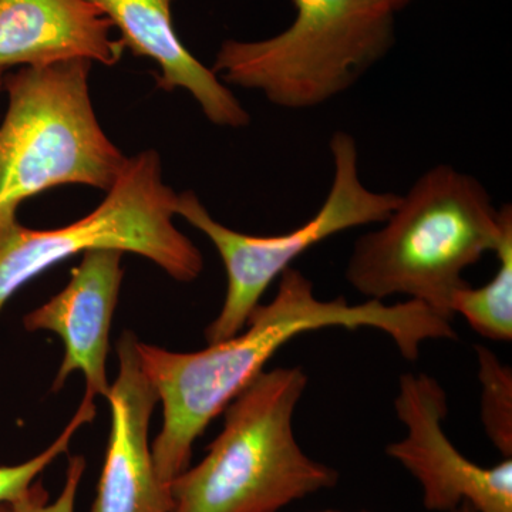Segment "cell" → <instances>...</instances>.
Here are the masks:
<instances>
[{
	"instance_id": "obj_7",
	"label": "cell",
	"mask_w": 512,
	"mask_h": 512,
	"mask_svg": "<svg viewBox=\"0 0 512 512\" xmlns=\"http://www.w3.org/2000/svg\"><path fill=\"white\" fill-rule=\"evenodd\" d=\"M329 150L333 174L325 201L305 224L285 234L259 237L235 231L215 220L195 192L178 194L175 214L210 239L227 272L224 305L205 329L208 345L241 332L269 286L299 256L349 229L382 224L396 208L400 194L370 190L363 183L359 147L352 134L333 133Z\"/></svg>"
},
{
	"instance_id": "obj_19",
	"label": "cell",
	"mask_w": 512,
	"mask_h": 512,
	"mask_svg": "<svg viewBox=\"0 0 512 512\" xmlns=\"http://www.w3.org/2000/svg\"><path fill=\"white\" fill-rule=\"evenodd\" d=\"M0 512H12L10 503H0Z\"/></svg>"
},
{
	"instance_id": "obj_12",
	"label": "cell",
	"mask_w": 512,
	"mask_h": 512,
	"mask_svg": "<svg viewBox=\"0 0 512 512\" xmlns=\"http://www.w3.org/2000/svg\"><path fill=\"white\" fill-rule=\"evenodd\" d=\"M113 29L87 0H0V70L77 59L116 66L126 47Z\"/></svg>"
},
{
	"instance_id": "obj_15",
	"label": "cell",
	"mask_w": 512,
	"mask_h": 512,
	"mask_svg": "<svg viewBox=\"0 0 512 512\" xmlns=\"http://www.w3.org/2000/svg\"><path fill=\"white\" fill-rule=\"evenodd\" d=\"M96 400L84 397L79 409L74 413L73 419L69 421L60 436L57 437L43 453L30 458L16 466H0V503H12L13 500L25 493L35 483L36 478L46 470L57 457L62 456L69 450L70 443L76 431L84 424L92 423L96 417Z\"/></svg>"
},
{
	"instance_id": "obj_16",
	"label": "cell",
	"mask_w": 512,
	"mask_h": 512,
	"mask_svg": "<svg viewBox=\"0 0 512 512\" xmlns=\"http://www.w3.org/2000/svg\"><path fill=\"white\" fill-rule=\"evenodd\" d=\"M84 471H86L84 457H70L62 493L55 501L49 503V494L43 487L42 481H35L25 493L20 494L10 503L12 512H74L77 491L82 483Z\"/></svg>"
},
{
	"instance_id": "obj_10",
	"label": "cell",
	"mask_w": 512,
	"mask_h": 512,
	"mask_svg": "<svg viewBox=\"0 0 512 512\" xmlns=\"http://www.w3.org/2000/svg\"><path fill=\"white\" fill-rule=\"evenodd\" d=\"M137 338L126 330L117 343L119 373L110 384L111 429L92 512H171L170 487L158 480L148 429L158 403L138 363Z\"/></svg>"
},
{
	"instance_id": "obj_14",
	"label": "cell",
	"mask_w": 512,
	"mask_h": 512,
	"mask_svg": "<svg viewBox=\"0 0 512 512\" xmlns=\"http://www.w3.org/2000/svg\"><path fill=\"white\" fill-rule=\"evenodd\" d=\"M481 383V421L485 434L504 458L512 457V370L493 350L476 346Z\"/></svg>"
},
{
	"instance_id": "obj_8",
	"label": "cell",
	"mask_w": 512,
	"mask_h": 512,
	"mask_svg": "<svg viewBox=\"0 0 512 512\" xmlns=\"http://www.w3.org/2000/svg\"><path fill=\"white\" fill-rule=\"evenodd\" d=\"M394 409L406 436L386 453L420 484L426 510L450 512L468 504L477 512H512V457L483 467L458 451L444 431L448 399L439 380L406 373Z\"/></svg>"
},
{
	"instance_id": "obj_2",
	"label": "cell",
	"mask_w": 512,
	"mask_h": 512,
	"mask_svg": "<svg viewBox=\"0 0 512 512\" xmlns=\"http://www.w3.org/2000/svg\"><path fill=\"white\" fill-rule=\"evenodd\" d=\"M357 239L346 279L372 301L404 296L453 322L454 293L464 272L494 254L512 225V207L497 208L474 175L450 164L424 171L389 217Z\"/></svg>"
},
{
	"instance_id": "obj_1",
	"label": "cell",
	"mask_w": 512,
	"mask_h": 512,
	"mask_svg": "<svg viewBox=\"0 0 512 512\" xmlns=\"http://www.w3.org/2000/svg\"><path fill=\"white\" fill-rule=\"evenodd\" d=\"M326 328L379 330L407 360L419 359L427 340L457 338L453 322L423 303H349L343 296L323 301L308 276L289 268L279 276L274 298L259 303L247 326L232 338L191 353L137 339L138 363L163 404V427L151 446L158 480L170 487L190 467L195 440L282 346Z\"/></svg>"
},
{
	"instance_id": "obj_13",
	"label": "cell",
	"mask_w": 512,
	"mask_h": 512,
	"mask_svg": "<svg viewBox=\"0 0 512 512\" xmlns=\"http://www.w3.org/2000/svg\"><path fill=\"white\" fill-rule=\"evenodd\" d=\"M494 255L498 268L480 288L470 284L454 293L451 311L461 315L478 335L495 342L512 340V225Z\"/></svg>"
},
{
	"instance_id": "obj_20",
	"label": "cell",
	"mask_w": 512,
	"mask_h": 512,
	"mask_svg": "<svg viewBox=\"0 0 512 512\" xmlns=\"http://www.w3.org/2000/svg\"><path fill=\"white\" fill-rule=\"evenodd\" d=\"M312 512H349V511L333 510V508H330V510H320V511H312ZM359 512H373V511H359Z\"/></svg>"
},
{
	"instance_id": "obj_18",
	"label": "cell",
	"mask_w": 512,
	"mask_h": 512,
	"mask_svg": "<svg viewBox=\"0 0 512 512\" xmlns=\"http://www.w3.org/2000/svg\"><path fill=\"white\" fill-rule=\"evenodd\" d=\"M450 512H477L474 510L471 505L468 504H461L460 507L456 508V510L450 511Z\"/></svg>"
},
{
	"instance_id": "obj_3",
	"label": "cell",
	"mask_w": 512,
	"mask_h": 512,
	"mask_svg": "<svg viewBox=\"0 0 512 512\" xmlns=\"http://www.w3.org/2000/svg\"><path fill=\"white\" fill-rule=\"evenodd\" d=\"M306 386L301 366L256 376L225 407L205 457L170 484L171 512H279L335 487L338 471L309 457L293 430Z\"/></svg>"
},
{
	"instance_id": "obj_21",
	"label": "cell",
	"mask_w": 512,
	"mask_h": 512,
	"mask_svg": "<svg viewBox=\"0 0 512 512\" xmlns=\"http://www.w3.org/2000/svg\"><path fill=\"white\" fill-rule=\"evenodd\" d=\"M3 72H5V70H0V90L3 89V80H5V76H3Z\"/></svg>"
},
{
	"instance_id": "obj_6",
	"label": "cell",
	"mask_w": 512,
	"mask_h": 512,
	"mask_svg": "<svg viewBox=\"0 0 512 512\" xmlns=\"http://www.w3.org/2000/svg\"><path fill=\"white\" fill-rule=\"evenodd\" d=\"M177 200L164 183L160 154L148 148L127 158L106 198L82 220L56 229H32L19 221L0 228V313L36 276L92 249L144 256L175 281H195L204 258L175 227Z\"/></svg>"
},
{
	"instance_id": "obj_11",
	"label": "cell",
	"mask_w": 512,
	"mask_h": 512,
	"mask_svg": "<svg viewBox=\"0 0 512 512\" xmlns=\"http://www.w3.org/2000/svg\"><path fill=\"white\" fill-rule=\"evenodd\" d=\"M119 29L120 40L137 57L157 64L158 89H183L197 101L214 126L242 128L251 123L248 110L211 67L205 66L178 37L174 0H87Z\"/></svg>"
},
{
	"instance_id": "obj_17",
	"label": "cell",
	"mask_w": 512,
	"mask_h": 512,
	"mask_svg": "<svg viewBox=\"0 0 512 512\" xmlns=\"http://www.w3.org/2000/svg\"><path fill=\"white\" fill-rule=\"evenodd\" d=\"M369 2L373 3L375 6H379V8L396 13L397 10L402 9L409 0H369Z\"/></svg>"
},
{
	"instance_id": "obj_9",
	"label": "cell",
	"mask_w": 512,
	"mask_h": 512,
	"mask_svg": "<svg viewBox=\"0 0 512 512\" xmlns=\"http://www.w3.org/2000/svg\"><path fill=\"white\" fill-rule=\"evenodd\" d=\"M123 255L117 249L84 252L63 291L23 318L28 332H52L62 339L64 357L53 383L56 392L72 373L82 372L84 396H109L107 356L124 276Z\"/></svg>"
},
{
	"instance_id": "obj_4",
	"label": "cell",
	"mask_w": 512,
	"mask_h": 512,
	"mask_svg": "<svg viewBox=\"0 0 512 512\" xmlns=\"http://www.w3.org/2000/svg\"><path fill=\"white\" fill-rule=\"evenodd\" d=\"M92 62L20 67L3 80L8 110L0 124V228L23 202L60 185L107 192L127 158L101 127L90 96Z\"/></svg>"
},
{
	"instance_id": "obj_5",
	"label": "cell",
	"mask_w": 512,
	"mask_h": 512,
	"mask_svg": "<svg viewBox=\"0 0 512 512\" xmlns=\"http://www.w3.org/2000/svg\"><path fill=\"white\" fill-rule=\"evenodd\" d=\"M291 25L268 39L225 40L211 69L286 110L348 92L394 45V12L369 0H293Z\"/></svg>"
}]
</instances>
